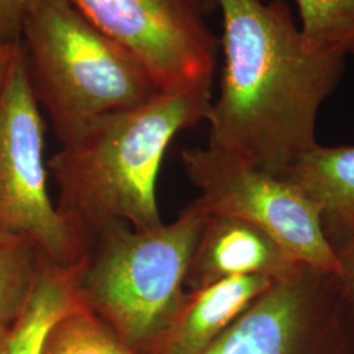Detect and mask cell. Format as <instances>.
<instances>
[{
    "label": "cell",
    "mask_w": 354,
    "mask_h": 354,
    "mask_svg": "<svg viewBox=\"0 0 354 354\" xmlns=\"http://www.w3.org/2000/svg\"><path fill=\"white\" fill-rule=\"evenodd\" d=\"M44 134L20 41L0 88V234L32 243L50 266L68 270L83 247L49 196Z\"/></svg>",
    "instance_id": "cell-5"
},
{
    "label": "cell",
    "mask_w": 354,
    "mask_h": 354,
    "mask_svg": "<svg viewBox=\"0 0 354 354\" xmlns=\"http://www.w3.org/2000/svg\"><path fill=\"white\" fill-rule=\"evenodd\" d=\"M212 83L162 92L136 109L102 117L51 156L57 210L83 250L114 222L137 231L163 225L156 183L165 151L180 131L206 121Z\"/></svg>",
    "instance_id": "cell-2"
},
{
    "label": "cell",
    "mask_w": 354,
    "mask_h": 354,
    "mask_svg": "<svg viewBox=\"0 0 354 354\" xmlns=\"http://www.w3.org/2000/svg\"><path fill=\"white\" fill-rule=\"evenodd\" d=\"M198 354H354L353 317L339 276L301 264Z\"/></svg>",
    "instance_id": "cell-7"
},
{
    "label": "cell",
    "mask_w": 354,
    "mask_h": 354,
    "mask_svg": "<svg viewBox=\"0 0 354 354\" xmlns=\"http://www.w3.org/2000/svg\"><path fill=\"white\" fill-rule=\"evenodd\" d=\"M44 354H134L111 328L84 308L59 320L49 333Z\"/></svg>",
    "instance_id": "cell-15"
},
{
    "label": "cell",
    "mask_w": 354,
    "mask_h": 354,
    "mask_svg": "<svg viewBox=\"0 0 354 354\" xmlns=\"http://www.w3.org/2000/svg\"><path fill=\"white\" fill-rule=\"evenodd\" d=\"M276 279L244 276L187 291L175 317L142 354H198L241 317Z\"/></svg>",
    "instance_id": "cell-10"
},
{
    "label": "cell",
    "mask_w": 354,
    "mask_h": 354,
    "mask_svg": "<svg viewBox=\"0 0 354 354\" xmlns=\"http://www.w3.org/2000/svg\"><path fill=\"white\" fill-rule=\"evenodd\" d=\"M7 330H8V328H4V327H0V349H1V345H3V342H4V339H6V335H7Z\"/></svg>",
    "instance_id": "cell-20"
},
{
    "label": "cell",
    "mask_w": 354,
    "mask_h": 354,
    "mask_svg": "<svg viewBox=\"0 0 354 354\" xmlns=\"http://www.w3.org/2000/svg\"><path fill=\"white\" fill-rule=\"evenodd\" d=\"M19 241L17 238H12V236H8V235H4V234H0V243H7V241Z\"/></svg>",
    "instance_id": "cell-21"
},
{
    "label": "cell",
    "mask_w": 354,
    "mask_h": 354,
    "mask_svg": "<svg viewBox=\"0 0 354 354\" xmlns=\"http://www.w3.org/2000/svg\"><path fill=\"white\" fill-rule=\"evenodd\" d=\"M205 219L188 205L175 222L155 230L106 225L86 241L68 269L77 302L133 353H143L183 304Z\"/></svg>",
    "instance_id": "cell-3"
},
{
    "label": "cell",
    "mask_w": 354,
    "mask_h": 354,
    "mask_svg": "<svg viewBox=\"0 0 354 354\" xmlns=\"http://www.w3.org/2000/svg\"><path fill=\"white\" fill-rule=\"evenodd\" d=\"M301 30L319 50L354 54V0H294Z\"/></svg>",
    "instance_id": "cell-14"
},
{
    "label": "cell",
    "mask_w": 354,
    "mask_h": 354,
    "mask_svg": "<svg viewBox=\"0 0 354 354\" xmlns=\"http://www.w3.org/2000/svg\"><path fill=\"white\" fill-rule=\"evenodd\" d=\"M192 6H194L203 16L210 15L218 10L216 0H188Z\"/></svg>",
    "instance_id": "cell-19"
},
{
    "label": "cell",
    "mask_w": 354,
    "mask_h": 354,
    "mask_svg": "<svg viewBox=\"0 0 354 354\" xmlns=\"http://www.w3.org/2000/svg\"><path fill=\"white\" fill-rule=\"evenodd\" d=\"M89 23L130 51L158 88L213 82L218 45L188 0H68Z\"/></svg>",
    "instance_id": "cell-8"
},
{
    "label": "cell",
    "mask_w": 354,
    "mask_h": 354,
    "mask_svg": "<svg viewBox=\"0 0 354 354\" xmlns=\"http://www.w3.org/2000/svg\"><path fill=\"white\" fill-rule=\"evenodd\" d=\"M335 253L340 266L339 279L354 322V238L336 247Z\"/></svg>",
    "instance_id": "cell-17"
},
{
    "label": "cell",
    "mask_w": 354,
    "mask_h": 354,
    "mask_svg": "<svg viewBox=\"0 0 354 354\" xmlns=\"http://www.w3.org/2000/svg\"><path fill=\"white\" fill-rule=\"evenodd\" d=\"M181 159L190 181L200 190L189 203L192 209L245 221L297 261L339 276L337 256L323 232L315 203L290 181L207 146L185 149Z\"/></svg>",
    "instance_id": "cell-6"
},
{
    "label": "cell",
    "mask_w": 354,
    "mask_h": 354,
    "mask_svg": "<svg viewBox=\"0 0 354 354\" xmlns=\"http://www.w3.org/2000/svg\"><path fill=\"white\" fill-rule=\"evenodd\" d=\"M279 177L290 181L315 203L333 250L354 238V146L317 145Z\"/></svg>",
    "instance_id": "cell-11"
},
{
    "label": "cell",
    "mask_w": 354,
    "mask_h": 354,
    "mask_svg": "<svg viewBox=\"0 0 354 354\" xmlns=\"http://www.w3.org/2000/svg\"><path fill=\"white\" fill-rule=\"evenodd\" d=\"M45 261L29 241L0 243V327L10 328L21 317Z\"/></svg>",
    "instance_id": "cell-13"
},
{
    "label": "cell",
    "mask_w": 354,
    "mask_h": 354,
    "mask_svg": "<svg viewBox=\"0 0 354 354\" xmlns=\"http://www.w3.org/2000/svg\"><path fill=\"white\" fill-rule=\"evenodd\" d=\"M80 308L68 270L45 261L33 295L21 317L7 330L0 354H44L53 327Z\"/></svg>",
    "instance_id": "cell-12"
},
{
    "label": "cell",
    "mask_w": 354,
    "mask_h": 354,
    "mask_svg": "<svg viewBox=\"0 0 354 354\" xmlns=\"http://www.w3.org/2000/svg\"><path fill=\"white\" fill-rule=\"evenodd\" d=\"M20 41L33 95L61 145L162 93L146 67L68 0H28Z\"/></svg>",
    "instance_id": "cell-4"
},
{
    "label": "cell",
    "mask_w": 354,
    "mask_h": 354,
    "mask_svg": "<svg viewBox=\"0 0 354 354\" xmlns=\"http://www.w3.org/2000/svg\"><path fill=\"white\" fill-rule=\"evenodd\" d=\"M216 3L223 68L206 117L207 147L279 176L319 145L317 115L346 55L310 45L285 0Z\"/></svg>",
    "instance_id": "cell-1"
},
{
    "label": "cell",
    "mask_w": 354,
    "mask_h": 354,
    "mask_svg": "<svg viewBox=\"0 0 354 354\" xmlns=\"http://www.w3.org/2000/svg\"><path fill=\"white\" fill-rule=\"evenodd\" d=\"M28 0H0V42H17L21 37Z\"/></svg>",
    "instance_id": "cell-16"
},
{
    "label": "cell",
    "mask_w": 354,
    "mask_h": 354,
    "mask_svg": "<svg viewBox=\"0 0 354 354\" xmlns=\"http://www.w3.org/2000/svg\"><path fill=\"white\" fill-rule=\"evenodd\" d=\"M19 44H20V39L17 42H10V44L0 42V88L8 76Z\"/></svg>",
    "instance_id": "cell-18"
},
{
    "label": "cell",
    "mask_w": 354,
    "mask_h": 354,
    "mask_svg": "<svg viewBox=\"0 0 354 354\" xmlns=\"http://www.w3.org/2000/svg\"><path fill=\"white\" fill-rule=\"evenodd\" d=\"M301 264L251 223L228 215H206L190 259L185 288L198 290L222 279L244 276L279 279Z\"/></svg>",
    "instance_id": "cell-9"
}]
</instances>
